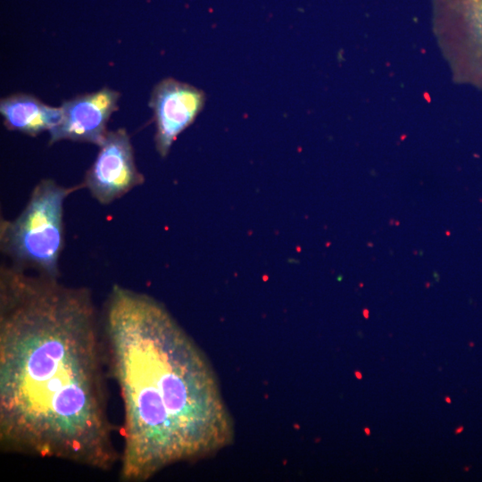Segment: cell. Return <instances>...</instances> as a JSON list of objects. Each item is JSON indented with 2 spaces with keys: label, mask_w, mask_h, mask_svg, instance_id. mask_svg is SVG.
<instances>
[{
  "label": "cell",
  "mask_w": 482,
  "mask_h": 482,
  "mask_svg": "<svg viewBox=\"0 0 482 482\" xmlns=\"http://www.w3.org/2000/svg\"><path fill=\"white\" fill-rule=\"evenodd\" d=\"M80 187L82 184L66 187L44 179L35 186L15 219L1 220L0 247L11 266L59 278L64 243L63 204L68 195Z\"/></svg>",
  "instance_id": "cell-3"
},
{
  "label": "cell",
  "mask_w": 482,
  "mask_h": 482,
  "mask_svg": "<svg viewBox=\"0 0 482 482\" xmlns=\"http://www.w3.org/2000/svg\"><path fill=\"white\" fill-rule=\"evenodd\" d=\"M120 97V92L104 87L64 100L61 122L49 131V145L70 140L99 146L109 131L111 116L119 109Z\"/></svg>",
  "instance_id": "cell-6"
},
{
  "label": "cell",
  "mask_w": 482,
  "mask_h": 482,
  "mask_svg": "<svg viewBox=\"0 0 482 482\" xmlns=\"http://www.w3.org/2000/svg\"><path fill=\"white\" fill-rule=\"evenodd\" d=\"M98 147L81 184L99 204L107 205L143 184L145 179L137 167L126 129L108 131Z\"/></svg>",
  "instance_id": "cell-4"
},
{
  "label": "cell",
  "mask_w": 482,
  "mask_h": 482,
  "mask_svg": "<svg viewBox=\"0 0 482 482\" xmlns=\"http://www.w3.org/2000/svg\"><path fill=\"white\" fill-rule=\"evenodd\" d=\"M110 372L123 403L119 478L145 482L232 440V421L202 351L154 297L113 285L103 313Z\"/></svg>",
  "instance_id": "cell-2"
},
{
  "label": "cell",
  "mask_w": 482,
  "mask_h": 482,
  "mask_svg": "<svg viewBox=\"0 0 482 482\" xmlns=\"http://www.w3.org/2000/svg\"><path fill=\"white\" fill-rule=\"evenodd\" d=\"M0 269V447L101 471L120 460L87 287Z\"/></svg>",
  "instance_id": "cell-1"
},
{
  "label": "cell",
  "mask_w": 482,
  "mask_h": 482,
  "mask_svg": "<svg viewBox=\"0 0 482 482\" xmlns=\"http://www.w3.org/2000/svg\"><path fill=\"white\" fill-rule=\"evenodd\" d=\"M445 401H446L447 403H451V399H450L449 397H445Z\"/></svg>",
  "instance_id": "cell-10"
},
{
  "label": "cell",
  "mask_w": 482,
  "mask_h": 482,
  "mask_svg": "<svg viewBox=\"0 0 482 482\" xmlns=\"http://www.w3.org/2000/svg\"><path fill=\"white\" fill-rule=\"evenodd\" d=\"M364 431H365L367 436L370 435V429L369 428H365Z\"/></svg>",
  "instance_id": "cell-8"
},
{
  "label": "cell",
  "mask_w": 482,
  "mask_h": 482,
  "mask_svg": "<svg viewBox=\"0 0 482 482\" xmlns=\"http://www.w3.org/2000/svg\"><path fill=\"white\" fill-rule=\"evenodd\" d=\"M205 101L203 90L173 78H165L154 87L149 106L156 129L155 149L161 157L168 155L178 136L203 111Z\"/></svg>",
  "instance_id": "cell-5"
},
{
  "label": "cell",
  "mask_w": 482,
  "mask_h": 482,
  "mask_svg": "<svg viewBox=\"0 0 482 482\" xmlns=\"http://www.w3.org/2000/svg\"><path fill=\"white\" fill-rule=\"evenodd\" d=\"M355 375L357 376V378H358L359 379H361L362 377V374H361L359 371L355 372Z\"/></svg>",
  "instance_id": "cell-9"
},
{
  "label": "cell",
  "mask_w": 482,
  "mask_h": 482,
  "mask_svg": "<svg viewBox=\"0 0 482 482\" xmlns=\"http://www.w3.org/2000/svg\"><path fill=\"white\" fill-rule=\"evenodd\" d=\"M0 112L6 129L30 137L51 131L62 120L61 106L48 105L27 93H15L3 97L0 101Z\"/></svg>",
  "instance_id": "cell-7"
}]
</instances>
